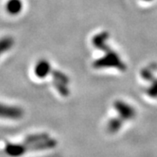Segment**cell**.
Returning <instances> with one entry per match:
<instances>
[{"instance_id": "3957f363", "label": "cell", "mask_w": 157, "mask_h": 157, "mask_svg": "<svg viewBox=\"0 0 157 157\" xmlns=\"http://www.w3.org/2000/svg\"><path fill=\"white\" fill-rule=\"evenodd\" d=\"M52 71V66L50 62L47 61L46 59H40L36 64L34 68V73L38 78H45Z\"/></svg>"}, {"instance_id": "7a4b0ae2", "label": "cell", "mask_w": 157, "mask_h": 157, "mask_svg": "<svg viewBox=\"0 0 157 157\" xmlns=\"http://www.w3.org/2000/svg\"><path fill=\"white\" fill-rule=\"evenodd\" d=\"M25 114L22 107L12 105H6L0 102V118L6 120H20Z\"/></svg>"}, {"instance_id": "6da1fadb", "label": "cell", "mask_w": 157, "mask_h": 157, "mask_svg": "<svg viewBox=\"0 0 157 157\" xmlns=\"http://www.w3.org/2000/svg\"><path fill=\"white\" fill-rule=\"evenodd\" d=\"M56 145V141L46 134L32 135L26 137L23 143H7L5 152L10 157H20L26 152L48 149Z\"/></svg>"}, {"instance_id": "8992f818", "label": "cell", "mask_w": 157, "mask_h": 157, "mask_svg": "<svg viewBox=\"0 0 157 157\" xmlns=\"http://www.w3.org/2000/svg\"><path fill=\"white\" fill-rule=\"evenodd\" d=\"M143 1H151V0H143Z\"/></svg>"}, {"instance_id": "5b68a950", "label": "cell", "mask_w": 157, "mask_h": 157, "mask_svg": "<svg viewBox=\"0 0 157 157\" xmlns=\"http://www.w3.org/2000/svg\"><path fill=\"white\" fill-rule=\"evenodd\" d=\"M15 45V40L11 36H5L0 39V57L11 50Z\"/></svg>"}, {"instance_id": "277c9868", "label": "cell", "mask_w": 157, "mask_h": 157, "mask_svg": "<svg viewBox=\"0 0 157 157\" xmlns=\"http://www.w3.org/2000/svg\"><path fill=\"white\" fill-rule=\"evenodd\" d=\"M23 7L22 0H8L6 4V11L12 16L19 14L22 11Z\"/></svg>"}]
</instances>
